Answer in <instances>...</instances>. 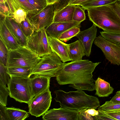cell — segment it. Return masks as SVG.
I'll use <instances>...</instances> for the list:
<instances>
[{
	"label": "cell",
	"mask_w": 120,
	"mask_h": 120,
	"mask_svg": "<svg viewBox=\"0 0 120 120\" xmlns=\"http://www.w3.org/2000/svg\"><path fill=\"white\" fill-rule=\"evenodd\" d=\"M89 0H76L70 4L75 6H81L85 2Z\"/></svg>",
	"instance_id": "60d3db41"
},
{
	"label": "cell",
	"mask_w": 120,
	"mask_h": 120,
	"mask_svg": "<svg viewBox=\"0 0 120 120\" xmlns=\"http://www.w3.org/2000/svg\"><path fill=\"white\" fill-rule=\"evenodd\" d=\"M95 95L99 97L109 96L112 94L114 90L110 83L99 77L94 81Z\"/></svg>",
	"instance_id": "ffe728a7"
},
{
	"label": "cell",
	"mask_w": 120,
	"mask_h": 120,
	"mask_svg": "<svg viewBox=\"0 0 120 120\" xmlns=\"http://www.w3.org/2000/svg\"><path fill=\"white\" fill-rule=\"evenodd\" d=\"M26 46L40 57L52 52L45 28L35 31L28 38Z\"/></svg>",
	"instance_id": "52a82bcc"
},
{
	"label": "cell",
	"mask_w": 120,
	"mask_h": 120,
	"mask_svg": "<svg viewBox=\"0 0 120 120\" xmlns=\"http://www.w3.org/2000/svg\"><path fill=\"white\" fill-rule=\"evenodd\" d=\"M51 78L42 75H34L29 79L33 98L37 95L49 89Z\"/></svg>",
	"instance_id": "4fadbf2b"
},
{
	"label": "cell",
	"mask_w": 120,
	"mask_h": 120,
	"mask_svg": "<svg viewBox=\"0 0 120 120\" xmlns=\"http://www.w3.org/2000/svg\"><path fill=\"white\" fill-rule=\"evenodd\" d=\"M30 78L10 76L8 85L10 97L16 101L28 104L33 98L29 83Z\"/></svg>",
	"instance_id": "8992f818"
},
{
	"label": "cell",
	"mask_w": 120,
	"mask_h": 120,
	"mask_svg": "<svg viewBox=\"0 0 120 120\" xmlns=\"http://www.w3.org/2000/svg\"><path fill=\"white\" fill-rule=\"evenodd\" d=\"M94 43L103 52L111 64L120 65V47L105 39L101 35L96 37Z\"/></svg>",
	"instance_id": "9c48e42d"
},
{
	"label": "cell",
	"mask_w": 120,
	"mask_h": 120,
	"mask_svg": "<svg viewBox=\"0 0 120 120\" xmlns=\"http://www.w3.org/2000/svg\"><path fill=\"white\" fill-rule=\"evenodd\" d=\"M48 39L50 48L64 63L71 61L68 53L67 44L59 39L50 36H48Z\"/></svg>",
	"instance_id": "e0dca14e"
},
{
	"label": "cell",
	"mask_w": 120,
	"mask_h": 120,
	"mask_svg": "<svg viewBox=\"0 0 120 120\" xmlns=\"http://www.w3.org/2000/svg\"><path fill=\"white\" fill-rule=\"evenodd\" d=\"M76 6H75L73 13V20L81 22L86 19L85 10L79 5Z\"/></svg>",
	"instance_id": "83f0119b"
},
{
	"label": "cell",
	"mask_w": 120,
	"mask_h": 120,
	"mask_svg": "<svg viewBox=\"0 0 120 120\" xmlns=\"http://www.w3.org/2000/svg\"><path fill=\"white\" fill-rule=\"evenodd\" d=\"M119 3L120 5V0H119Z\"/></svg>",
	"instance_id": "ee69618b"
},
{
	"label": "cell",
	"mask_w": 120,
	"mask_h": 120,
	"mask_svg": "<svg viewBox=\"0 0 120 120\" xmlns=\"http://www.w3.org/2000/svg\"><path fill=\"white\" fill-rule=\"evenodd\" d=\"M101 63L86 60L66 63L57 73L56 80L60 85L69 84V86L77 90L93 91L95 89L93 73Z\"/></svg>",
	"instance_id": "6da1fadb"
},
{
	"label": "cell",
	"mask_w": 120,
	"mask_h": 120,
	"mask_svg": "<svg viewBox=\"0 0 120 120\" xmlns=\"http://www.w3.org/2000/svg\"><path fill=\"white\" fill-rule=\"evenodd\" d=\"M28 3L38 11L47 5L46 0H27Z\"/></svg>",
	"instance_id": "d6a6232c"
},
{
	"label": "cell",
	"mask_w": 120,
	"mask_h": 120,
	"mask_svg": "<svg viewBox=\"0 0 120 120\" xmlns=\"http://www.w3.org/2000/svg\"><path fill=\"white\" fill-rule=\"evenodd\" d=\"M7 26L20 46H26L28 38L23 33L19 23L12 18L5 17Z\"/></svg>",
	"instance_id": "ac0fdd59"
},
{
	"label": "cell",
	"mask_w": 120,
	"mask_h": 120,
	"mask_svg": "<svg viewBox=\"0 0 120 120\" xmlns=\"http://www.w3.org/2000/svg\"><path fill=\"white\" fill-rule=\"evenodd\" d=\"M81 23L74 21L53 22L45 28L46 31L48 36L58 39L63 33L72 28L81 26Z\"/></svg>",
	"instance_id": "5bb4252c"
},
{
	"label": "cell",
	"mask_w": 120,
	"mask_h": 120,
	"mask_svg": "<svg viewBox=\"0 0 120 120\" xmlns=\"http://www.w3.org/2000/svg\"><path fill=\"white\" fill-rule=\"evenodd\" d=\"M103 37L120 47V32H100Z\"/></svg>",
	"instance_id": "4316f807"
},
{
	"label": "cell",
	"mask_w": 120,
	"mask_h": 120,
	"mask_svg": "<svg viewBox=\"0 0 120 120\" xmlns=\"http://www.w3.org/2000/svg\"><path fill=\"white\" fill-rule=\"evenodd\" d=\"M105 112L108 115L115 119L116 120H120V111Z\"/></svg>",
	"instance_id": "f35d334b"
},
{
	"label": "cell",
	"mask_w": 120,
	"mask_h": 120,
	"mask_svg": "<svg viewBox=\"0 0 120 120\" xmlns=\"http://www.w3.org/2000/svg\"><path fill=\"white\" fill-rule=\"evenodd\" d=\"M98 108L105 112L120 111V103H114L111 102L110 101H107Z\"/></svg>",
	"instance_id": "f546056e"
},
{
	"label": "cell",
	"mask_w": 120,
	"mask_h": 120,
	"mask_svg": "<svg viewBox=\"0 0 120 120\" xmlns=\"http://www.w3.org/2000/svg\"><path fill=\"white\" fill-rule=\"evenodd\" d=\"M79 112L60 107L48 110L42 115L43 120H78Z\"/></svg>",
	"instance_id": "8fae6325"
},
{
	"label": "cell",
	"mask_w": 120,
	"mask_h": 120,
	"mask_svg": "<svg viewBox=\"0 0 120 120\" xmlns=\"http://www.w3.org/2000/svg\"><path fill=\"white\" fill-rule=\"evenodd\" d=\"M81 27V26H76L66 30L60 35L58 39L64 42L68 41L80 32Z\"/></svg>",
	"instance_id": "d4e9b609"
},
{
	"label": "cell",
	"mask_w": 120,
	"mask_h": 120,
	"mask_svg": "<svg viewBox=\"0 0 120 120\" xmlns=\"http://www.w3.org/2000/svg\"><path fill=\"white\" fill-rule=\"evenodd\" d=\"M8 50L1 39L0 40V63L7 67Z\"/></svg>",
	"instance_id": "4dcf8cb0"
},
{
	"label": "cell",
	"mask_w": 120,
	"mask_h": 120,
	"mask_svg": "<svg viewBox=\"0 0 120 120\" xmlns=\"http://www.w3.org/2000/svg\"><path fill=\"white\" fill-rule=\"evenodd\" d=\"M49 90L34 97L28 104L29 112L32 115L39 117L47 112L50 106L52 97Z\"/></svg>",
	"instance_id": "ba28073f"
},
{
	"label": "cell",
	"mask_w": 120,
	"mask_h": 120,
	"mask_svg": "<svg viewBox=\"0 0 120 120\" xmlns=\"http://www.w3.org/2000/svg\"><path fill=\"white\" fill-rule=\"evenodd\" d=\"M0 82L5 86L9 83L10 76L8 71L7 67L0 63Z\"/></svg>",
	"instance_id": "f1b7e54d"
},
{
	"label": "cell",
	"mask_w": 120,
	"mask_h": 120,
	"mask_svg": "<svg viewBox=\"0 0 120 120\" xmlns=\"http://www.w3.org/2000/svg\"><path fill=\"white\" fill-rule=\"evenodd\" d=\"M71 0H60L53 4L55 12L58 11L69 5Z\"/></svg>",
	"instance_id": "d590c367"
},
{
	"label": "cell",
	"mask_w": 120,
	"mask_h": 120,
	"mask_svg": "<svg viewBox=\"0 0 120 120\" xmlns=\"http://www.w3.org/2000/svg\"><path fill=\"white\" fill-rule=\"evenodd\" d=\"M25 35L28 38L35 31L34 28L28 17L19 24Z\"/></svg>",
	"instance_id": "484cf974"
},
{
	"label": "cell",
	"mask_w": 120,
	"mask_h": 120,
	"mask_svg": "<svg viewBox=\"0 0 120 120\" xmlns=\"http://www.w3.org/2000/svg\"><path fill=\"white\" fill-rule=\"evenodd\" d=\"M76 0H71L69 2V5L70 4L74 2Z\"/></svg>",
	"instance_id": "7bdbcfd3"
},
{
	"label": "cell",
	"mask_w": 120,
	"mask_h": 120,
	"mask_svg": "<svg viewBox=\"0 0 120 120\" xmlns=\"http://www.w3.org/2000/svg\"><path fill=\"white\" fill-rule=\"evenodd\" d=\"M5 17L0 15V39L8 50L14 49L20 45L7 27L5 21Z\"/></svg>",
	"instance_id": "9a60e30c"
},
{
	"label": "cell",
	"mask_w": 120,
	"mask_h": 120,
	"mask_svg": "<svg viewBox=\"0 0 120 120\" xmlns=\"http://www.w3.org/2000/svg\"><path fill=\"white\" fill-rule=\"evenodd\" d=\"M110 101L114 103H120V91H117Z\"/></svg>",
	"instance_id": "ab89813d"
},
{
	"label": "cell",
	"mask_w": 120,
	"mask_h": 120,
	"mask_svg": "<svg viewBox=\"0 0 120 120\" xmlns=\"http://www.w3.org/2000/svg\"><path fill=\"white\" fill-rule=\"evenodd\" d=\"M9 120H23L29 117V112L14 107H6Z\"/></svg>",
	"instance_id": "7402d4cb"
},
{
	"label": "cell",
	"mask_w": 120,
	"mask_h": 120,
	"mask_svg": "<svg viewBox=\"0 0 120 120\" xmlns=\"http://www.w3.org/2000/svg\"><path fill=\"white\" fill-rule=\"evenodd\" d=\"M0 15L4 17H9V9L6 2L0 0Z\"/></svg>",
	"instance_id": "e575fe53"
},
{
	"label": "cell",
	"mask_w": 120,
	"mask_h": 120,
	"mask_svg": "<svg viewBox=\"0 0 120 120\" xmlns=\"http://www.w3.org/2000/svg\"><path fill=\"white\" fill-rule=\"evenodd\" d=\"M75 6L68 5L61 10L55 12L53 22L73 21V17Z\"/></svg>",
	"instance_id": "44dd1931"
},
{
	"label": "cell",
	"mask_w": 120,
	"mask_h": 120,
	"mask_svg": "<svg viewBox=\"0 0 120 120\" xmlns=\"http://www.w3.org/2000/svg\"><path fill=\"white\" fill-rule=\"evenodd\" d=\"M86 10L90 20L104 31L120 32V19L110 5Z\"/></svg>",
	"instance_id": "3957f363"
},
{
	"label": "cell",
	"mask_w": 120,
	"mask_h": 120,
	"mask_svg": "<svg viewBox=\"0 0 120 120\" xmlns=\"http://www.w3.org/2000/svg\"><path fill=\"white\" fill-rule=\"evenodd\" d=\"M55 13L53 4H50L37 14L27 17L34 26L35 31H38L45 29L53 22Z\"/></svg>",
	"instance_id": "30bf717a"
},
{
	"label": "cell",
	"mask_w": 120,
	"mask_h": 120,
	"mask_svg": "<svg viewBox=\"0 0 120 120\" xmlns=\"http://www.w3.org/2000/svg\"><path fill=\"white\" fill-rule=\"evenodd\" d=\"M32 68L15 67L7 68L8 71L10 76L25 78H30Z\"/></svg>",
	"instance_id": "603a6c76"
},
{
	"label": "cell",
	"mask_w": 120,
	"mask_h": 120,
	"mask_svg": "<svg viewBox=\"0 0 120 120\" xmlns=\"http://www.w3.org/2000/svg\"><path fill=\"white\" fill-rule=\"evenodd\" d=\"M96 26L93 23L90 28L80 31L76 36L81 42L87 56L89 57L90 54L92 45L96 37L97 30Z\"/></svg>",
	"instance_id": "7c38bea8"
},
{
	"label": "cell",
	"mask_w": 120,
	"mask_h": 120,
	"mask_svg": "<svg viewBox=\"0 0 120 120\" xmlns=\"http://www.w3.org/2000/svg\"><path fill=\"white\" fill-rule=\"evenodd\" d=\"M60 58L54 52L50 54L41 57L37 63L32 68L30 75H43L51 78L56 77L57 73L64 65Z\"/></svg>",
	"instance_id": "5b68a950"
},
{
	"label": "cell",
	"mask_w": 120,
	"mask_h": 120,
	"mask_svg": "<svg viewBox=\"0 0 120 120\" xmlns=\"http://www.w3.org/2000/svg\"><path fill=\"white\" fill-rule=\"evenodd\" d=\"M119 0H89L84 3L81 6L85 10L89 8L110 5Z\"/></svg>",
	"instance_id": "cb8c5ba5"
},
{
	"label": "cell",
	"mask_w": 120,
	"mask_h": 120,
	"mask_svg": "<svg viewBox=\"0 0 120 120\" xmlns=\"http://www.w3.org/2000/svg\"><path fill=\"white\" fill-rule=\"evenodd\" d=\"M9 91L8 88L0 82V104L6 107L7 98L9 95Z\"/></svg>",
	"instance_id": "1f68e13d"
},
{
	"label": "cell",
	"mask_w": 120,
	"mask_h": 120,
	"mask_svg": "<svg viewBox=\"0 0 120 120\" xmlns=\"http://www.w3.org/2000/svg\"><path fill=\"white\" fill-rule=\"evenodd\" d=\"M6 107L0 104V120H9L6 111Z\"/></svg>",
	"instance_id": "8d00e7d4"
},
{
	"label": "cell",
	"mask_w": 120,
	"mask_h": 120,
	"mask_svg": "<svg viewBox=\"0 0 120 120\" xmlns=\"http://www.w3.org/2000/svg\"><path fill=\"white\" fill-rule=\"evenodd\" d=\"M9 9V16L11 17L18 10L22 9L27 14L29 17L37 13L38 11L33 7L27 0H6Z\"/></svg>",
	"instance_id": "2e32d148"
},
{
	"label": "cell",
	"mask_w": 120,
	"mask_h": 120,
	"mask_svg": "<svg viewBox=\"0 0 120 120\" xmlns=\"http://www.w3.org/2000/svg\"><path fill=\"white\" fill-rule=\"evenodd\" d=\"M99 113L94 118L95 120H116L111 116L108 115L105 111L101 110L99 108H98Z\"/></svg>",
	"instance_id": "836d02e7"
},
{
	"label": "cell",
	"mask_w": 120,
	"mask_h": 120,
	"mask_svg": "<svg viewBox=\"0 0 120 120\" xmlns=\"http://www.w3.org/2000/svg\"><path fill=\"white\" fill-rule=\"evenodd\" d=\"M41 57L26 46H20L9 50L7 67L32 68Z\"/></svg>",
	"instance_id": "277c9868"
},
{
	"label": "cell",
	"mask_w": 120,
	"mask_h": 120,
	"mask_svg": "<svg viewBox=\"0 0 120 120\" xmlns=\"http://www.w3.org/2000/svg\"><path fill=\"white\" fill-rule=\"evenodd\" d=\"M120 19V5L118 2L110 5Z\"/></svg>",
	"instance_id": "74e56055"
},
{
	"label": "cell",
	"mask_w": 120,
	"mask_h": 120,
	"mask_svg": "<svg viewBox=\"0 0 120 120\" xmlns=\"http://www.w3.org/2000/svg\"><path fill=\"white\" fill-rule=\"evenodd\" d=\"M60 0H46L47 5L54 4L57 3Z\"/></svg>",
	"instance_id": "b9f144b4"
},
{
	"label": "cell",
	"mask_w": 120,
	"mask_h": 120,
	"mask_svg": "<svg viewBox=\"0 0 120 120\" xmlns=\"http://www.w3.org/2000/svg\"><path fill=\"white\" fill-rule=\"evenodd\" d=\"M67 48L69 56L72 61L82 60V57L86 55L83 47L79 40L67 44Z\"/></svg>",
	"instance_id": "d6986e66"
},
{
	"label": "cell",
	"mask_w": 120,
	"mask_h": 120,
	"mask_svg": "<svg viewBox=\"0 0 120 120\" xmlns=\"http://www.w3.org/2000/svg\"><path fill=\"white\" fill-rule=\"evenodd\" d=\"M54 99L59 102L61 107L77 111L79 112L87 109H97L100 106L98 98L90 95L82 90L66 92L55 90Z\"/></svg>",
	"instance_id": "7a4b0ae2"
}]
</instances>
